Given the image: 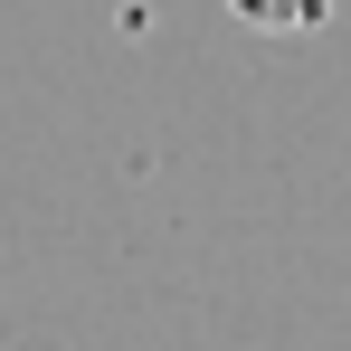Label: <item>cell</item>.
<instances>
[{
    "instance_id": "1",
    "label": "cell",
    "mask_w": 351,
    "mask_h": 351,
    "mask_svg": "<svg viewBox=\"0 0 351 351\" xmlns=\"http://www.w3.org/2000/svg\"><path fill=\"white\" fill-rule=\"evenodd\" d=\"M247 29H266V38H285V29H313L323 19V0H228Z\"/></svg>"
}]
</instances>
